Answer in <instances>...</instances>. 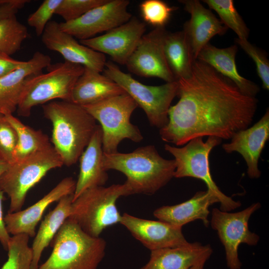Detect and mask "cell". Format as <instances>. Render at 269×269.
<instances>
[{
	"mask_svg": "<svg viewBox=\"0 0 269 269\" xmlns=\"http://www.w3.org/2000/svg\"><path fill=\"white\" fill-rule=\"evenodd\" d=\"M177 81L179 100L159 130L163 141L177 146L204 136L229 139L252 124L258 100L205 63L196 60L191 76Z\"/></svg>",
	"mask_w": 269,
	"mask_h": 269,
	"instance_id": "obj_1",
	"label": "cell"
},
{
	"mask_svg": "<svg viewBox=\"0 0 269 269\" xmlns=\"http://www.w3.org/2000/svg\"><path fill=\"white\" fill-rule=\"evenodd\" d=\"M103 165L106 171L117 170L126 176L125 183L132 195L155 193L174 177L176 168L174 160L161 156L153 145L129 153H104Z\"/></svg>",
	"mask_w": 269,
	"mask_h": 269,
	"instance_id": "obj_2",
	"label": "cell"
},
{
	"mask_svg": "<svg viewBox=\"0 0 269 269\" xmlns=\"http://www.w3.org/2000/svg\"><path fill=\"white\" fill-rule=\"evenodd\" d=\"M45 118L52 125L51 141L63 164L76 163L97 126L83 107L71 101H51L42 106Z\"/></svg>",
	"mask_w": 269,
	"mask_h": 269,
	"instance_id": "obj_3",
	"label": "cell"
},
{
	"mask_svg": "<svg viewBox=\"0 0 269 269\" xmlns=\"http://www.w3.org/2000/svg\"><path fill=\"white\" fill-rule=\"evenodd\" d=\"M51 242L50 255L37 269H97L105 254V240L87 234L69 218Z\"/></svg>",
	"mask_w": 269,
	"mask_h": 269,
	"instance_id": "obj_4",
	"label": "cell"
},
{
	"mask_svg": "<svg viewBox=\"0 0 269 269\" xmlns=\"http://www.w3.org/2000/svg\"><path fill=\"white\" fill-rule=\"evenodd\" d=\"M132 195L125 183L87 189L72 201L69 217L87 234L99 237L107 227L120 223L122 215L116 202L122 196Z\"/></svg>",
	"mask_w": 269,
	"mask_h": 269,
	"instance_id": "obj_5",
	"label": "cell"
},
{
	"mask_svg": "<svg viewBox=\"0 0 269 269\" xmlns=\"http://www.w3.org/2000/svg\"><path fill=\"white\" fill-rule=\"evenodd\" d=\"M47 69V73L32 76L27 81L16 110L18 115L28 117L33 107L55 99L71 101L74 86L84 67L65 61Z\"/></svg>",
	"mask_w": 269,
	"mask_h": 269,
	"instance_id": "obj_6",
	"label": "cell"
},
{
	"mask_svg": "<svg viewBox=\"0 0 269 269\" xmlns=\"http://www.w3.org/2000/svg\"><path fill=\"white\" fill-rule=\"evenodd\" d=\"M63 165L51 144L9 164L0 178V188L10 199L8 213L21 210L28 191L48 171Z\"/></svg>",
	"mask_w": 269,
	"mask_h": 269,
	"instance_id": "obj_7",
	"label": "cell"
},
{
	"mask_svg": "<svg viewBox=\"0 0 269 269\" xmlns=\"http://www.w3.org/2000/svg\"><path fill=\"white\" fill-rule=\"evenodd\" d=\"M82 107L100 124L104 153L117 152L119 143L125 139L135 142L143 139L137 127L130 121L133 112L138 106L127 93Z\"/></svg>",
	"mask_w": 269,
	"mask_h": 269,
	"instance_id": "obj_8",
	"label": "cell"
},
{
	"mask_svg": "<svg viewBox=\"0 0 269 269\" xmlns=\"http://www.w3.org/2000/svg\"><path fill=\"white\" fill-rule=\"evenodd\" d=\"M221 138L208 136L204 141L202 137L193 138L185 146L177 147L168 144L164 149L174 157L176 168L174 177H193L202 180L207 189L219 200L222 211L230 212L240 207L241 203L223 193L213 180L210 172L209 156L212 149L222 142Z\"/></svg>",
	"mask_w": 269,
	"mask_h": 269,
	"instance_id": "obj_9",
	"label": "cell"
},
{
	"mask_svg": "<svg viewBox=\"0 0 269 269\" xmlns=\"http://www.w3.org/2000/svg\"><path fill=\"white\" fill-rule=\"evenodd\" d=\"M103 72L143 110L151 126L160 130L167 125L168 110L177 95V81L158 86L145 85L111 61L106 62Z\"/></svg>",
	"mask_w": 269,
	"mask_h": 269,
	"instance_id": "obj_10",
	"label": "cell"
},
{
	"mask_svg": "<svg viewBox=\"0 0 269 269\" xmlns=\"http://www.w3.org/2000/svg\"><path fill=\"white\" fill-rule=\"evenodd\" d=\"M261 207L260 203H253L245 209L230 213L213 208L209 224L216 231L225 249L226 261L229 269H241L242 263L238 248L241 244L254 246L258 244L260 237L249 228L251 216Z\"/></svg>",
	"mask_w": 269,
	"mask_h": 269,
	"instance_id": "obj_11",
	"label": "cell"
},
{
	"mask_svg": "<svg viewBox=\"0 0 269 269\" xmlns=\"http://www.w3.org/2000/svg\"><path fill=\"white\" fill-rule=\"evenodd\" d=\"M130 3L129 0H108L75 20L59 23L60 27L80 40L94 37L129 21L132 17L128 10Z\"/></svg>",
	"mask_w": 269,
	"mask_h": 269,
	"instance_id": "obj_12",
	"label": "cell"
},
{
	"mask_svg": "<svg viewBox=\"0 0 269 269\" xmlns=\"http://www.w3.org/2000/svg\"><path fill=\"white\" fill-rule=\"evenodd\" d=\"M167 31L164 27H156L142 36L125 65L130 72L143 77L158 78L166 83L176 81L164 52Z\"/></svg>",
	"mask_w": 269,
	"mask_h": 269,
	"instance_id": "obj_13",
	"label": "cell"
},
{
	"mask_svg": "<svg viewBox=\"0 0 269 269\" xmlns=\"http://www.w3.org/2000/svg\"><path fill=\"white\" fill-rule=\"evenodd\" d=\"M146 24L136 16L102 35L80 42L101 53L108 55L113 61L126 65L144 34Z\"/></svg>",
	"mask_w": 269,
	"mask_h": 269,
	"instance_id": "obj_14",
	"label": "cell"
},
{
	"mask_svg": "<svg viewBox=\"0 0 269 269\" xmlns=\"http://www.w3.org/2000/svg\"><path fill=\"white\" fill-rule=\"evenodd\" d=\"M41 41L48 49L58 52L65 61L102 73L105 67V55L77 41L63 31L59 23L50 20L42 35Z\"/></svg>",
	"mask_w": 269,
	"mask_h": 269,
	"instance_id": "obj_15",
	"label": "cell"
},
{
	"mask_svg": "<svg viewBox=\"0 0 269 269\" xmlns=\"http://www.w3.org/2000/svg\"><path fill=\"white\" fill-rule=\"evenodd\" d=\"M120 224L150 251L185 245L186 240L182 228L160 220L138 218L127 213L122 215Z\"/></svg>",
	"mask_w": 269,
	"mask_h": 269,
	"instance_id": "obj_16",
	"label": "cell"
},
{
	"mask_svg": "<svg viewBox=\"0 0 269 269\" xmlns=\"http://www.w3.org/2000/svg\"><path fill=\"white\" fill-rule=\"evenodd\" d=\"M76 181L72 177L63 179L39 201L24 210L8 213L4 217L6 229L12 236L24 234L29 237L36 235L37 224L47 207L64 196L73 194Z\"/></svg>",
	"mask_w": 269,
	"mask_h": 269,
	"instance_id": "obj_17",
	"label": "cell"
},
{
	"mask_svg": "<svg viewBox=\"0 0 269 269\" xmlns=\"http://www.w3.org/2000/svg\"><path fill=\"white\" fill-rule=\"evenodd\" d=\"M269 138V110L253 126L236 133L231 141L224 143L223 149L228 153H239L246 161L247 174L251 179L261 175L258 168L259 159Z\"/></svg>",
	"mask_w": 269,
	"mask_h": 269,
	"instance_id": "obj_18",
	"label": "cell"
},
{
	"mask_svg": "<svg viewBox=\"0 0 269 269\" xmlns=\"http://www.w3.org/2000/svg\"><path fill=\"white\" fill-rule=\"evenodd\" d=\"M179 2L190 14V18L185 22L182 30L196 60L201 49L213 37L224 34L228 28L199 0H181Z\"/></svg>",
	"mask_w": 269,
	"mask_h": 269,
	"instance_id": "obj_19",
	"label": "cell"
},
{
	"mask_svg": "<svg viewBox=\"0 0 269 269\" xmlns=\"http://www.w3.org/2000/svg\"><path fill=\"white\" fill-rule=\"evenodd\" d=\"M50 56L37 51L16 70L0 78V114H12L17 108L26 83L51 63Z\"/></svg>",
	"mask_w": 269,
	"mask_h": 269,
	"instance_id": "obj_20",
	"label": "cell"
},
{
	"mask_svg": "<svg viewBox=\"0 0 269 269\" xmlns=\"http://www.w3.org/2000/svg\"><path fill=\"white\" fill-rule=\"evenodd\" d=\"M219 203L217 197L208 189L197 192L193 197L182 203L163 206L155 209L154 216L161 221L175 227L183 226L200 220L204 226L209 225L208 216L210 206Z\"/></svg>",
	"mask_w": 269,
	"mask_h": 269,
	"instance_id": "obj_21",
	"label": "cell"
},
{
	"mask_svg": "<svg viewBox=\"0 0 269 269\" xmlns=\"http://www.w3.org/2000/svg\"><path fill=\"white\" fill-rule=\"evenodd\" d=\"M212 253L210 245L199 242L153 250L148 262L139 269H189L205 264Z\"/></svg>",
	"mask_w": 269,
	"mask_h": 269,
	"instance_id": "obj_22",
	"label": "cell"
},
{
	"mask_svg": "<svg viewBox=\"0 0 269 269\" xmlns=\"http://www.w3.org/2000/svg\"><path fill=\"white\" fill-rule=\"evenodd\" d=\"M102 131L100 125L96 129L80 156V171L73 193V201L88 189L104 186L108 179L103 165Z\"/></svg>",
	"mask_w": 269,
	"mask_h": 269,
	"instance_id": "obj_23",
	"label": "cell"
},
{
	"mask_svg": "<svg viewBox=\"0 0 269 269\" xmlns=\"http://www.w3.org/2000/svg\"><path fill=\"white\" fill-rule=\"evenodd\" d=\"M237 51L236 45L220 48L209 43L201 49L197 60L209 65L230 80L244 94L255 97L260 91V88L239 73L235 61Z\"/></svg>",
	"mask_w": 269,
	"mask_h": 269,
	"instance_id": "obj_24",
	"label": "cell"
},
{
	"mask_svg": "<svg viewBox=\"0 0 269 269\" xmlns=\"http://www.w3.org/2000/svg\"><path fill=\"white\" fill-rule=\"evenodd\" d=\"M125 93L117 83L107 76L84 67L74 86L71 102L84 106Z\"/></svg>",
	"mask_w": 269,
	"mask_h": 269,
	"instance_id": "obj_25",
	"label": "cell"
},
{
	"mask_svg": "<svg viewBox=\"0 0 269 269\" xmlns=\"http://www.w3.org/2000/svg\"><path fill=\"white\" fill-rule=\"evenodd\" d=\"M73 194L61 198L56 207L50 211L41 222L32 245L31 269H37L44 249L51 242L55 235L71 214Z\"/></svg>",
	"mask_w": 269,
	"mask_h": 269,
	"instance_id": "obj_26",
	"label": "cell"
},
{
	"mask_svg": "<svg viewBox=\"0 0 269 269\" xmlns=\"http://www.w3.org/2000/svg\"><path fill=\"white\" fill-rule=\"evenodd\" d=\"M163 48L166 61L175 80L189 78L195 60L183 30L167 31Z\"/></svg>",
	"mask_w": 269,
	"mask_h": 269,
	"instance_id": "obj_27",
	"label": "cell"
},
{
	"mask_svg": "<svg viewBox=\"0 0 269 269\" xmlns=\"http://www.w3.org/2000/svg\"><path fill=\"white\" fill-rule=\"evenodd\" d=\"M5 117L17 135L14 162L21 160L51 144L48 136L41 131L24 125L12 114L5 115Z\"/></svg>",
	"mask_w": 269,
	"mask_h": 269,
	"instance_id": "obj_28",
	"label": "cell"
},
{
	"mask_svg": "<svg viewBox=\"0 0 269 269\" xmlns=\"http://www.w3.org/2000/svg\"><path fill=\"white\" fill-rule=\"evenodd\" d=\"M28 35L27 28L16 15L0 20V53L10 56L15 54Z\"/></svg>",
	"mask_w": 269,
	"mask_h": 269,
	"instance_id": "obj_29",
	"label": "cell"
},
{
	"mask_svg": "<svg viewBox=\"0 0 269 269\" xmlns=\"http://www.w3.org/2000/svg\"><path fill=\"white\" fill-rule=\"evenodd\" d=\"M220 18L221 22L228 28H231L237 35L238 38L248 39L249 29L237 11L232 0H204Z\"/></svg>",
	"mask_w": 269,
	"mask_h": 269,
	"instance_id": "obj_30",
	"label": "cell"
},
{
	"mask_svg": "<svg viewBox=\"0 0 269 269\" xmlns=\"http://www.w3.org/2000/svg\"><path fill=\"white\" fill-rule=\"evenodd\" d=\"M29 237L24 234L11 237L7 261L1 269H31L32 252L28 245Z\"/></svg>",
	"mask_w": 269,
	"mask_h": 269,
	"instance_id": "obj_31",
	"label": "cell"
},
{
	"mask_svg": "<svg viewBox=\"0 0 269 269\" xmlns=\"http://www.w3.org/2000/svg\"><path fill=\"white\" fill-rule=\"evenodd\" d=\"M139 8L144 22L156 28L164 27L177 8L161 0H145L140 3Z\"/></svg>",
	"mask_w": 269,
	"mask_h": 269,
	"instance_id": "obj_32",
	"label": "cell"
},
{
	"mask_svg": "<svg viewBox=\"0 0 269 269\" xmlns=\"http://www.w3.org/2000/svg\"><path fill=\"white\" fill-rule=\"evenodd\" d=\"M108 0H62L55 14L64 21H70L81 17L92 8L105 3Z\"/></svg>",
	"mask_w": 269,
	"mask_h": 269,
	"instance_id": "obj_33",
	"label": "cell"
},
{
	"mask_svg": "<svg viewBox=\"0 0 269 269\" xmlns=\"http://www.w3.org/2000/svg\"><path fill=\"white\" fill-rule=\"evenodd\" d=\"M236 43L253 60L263 87L269 90V61L263 50L251 44L248 39H236Z\"/></svg>",
	"mask_w": 269,
	"mask_h": 269,
	"instance_id": "obj_34",
	"label": "cell"
},
{
	"mask_svg": "<svg viewBox=\"0 0 269 269\" xmlns=\"http://www.w3.org/2000/svg\"><path fill=\"white\" fill-rule=\"evenodd\" d=\"M62 0H44L38 8L28 17L27 24L34 28L37 36H41L46 25Z\"/></svg>",
	"mask_w": 269,
	"mask_h": 269,
	"instance_id": "obj_35",
	"label": "cell"
},
{
	"mask_svg": "<svg viewBox=\"0 0 269 269\" xmlns=\"http://www.w3.org/2000/svg\"><path fill=\"white\" fill-rule=\"evenodd\" d=\"M17 140L14 129L5 116L0 114V157L9 164L14 162Z\"/></svg>",
	"mask_w": 269,
	"mask_h": 269,
	"instance_id": "obj_36",
	"label": "cell"
},
{
	"mask_svg": "<svg viewBox=\"0 0 269 269\" xmlns=\"http://www.w3.org/2000/svg\"><path fill=\"white\" fill-rule=\"evenodd\" d=\"M29 0H0V20L15 15Z\"/></svg>",
	"mask_w": 269,
	"mask_h": 269,
	"instance_id": "obj_37",
	"label": "cell"
},
{
	"mask_svg": "<svg viewBox=\"0 0 269 269\" xmlns=\"http://www.w3.org/2000/svg\"><path fill=\"white\" fill-rule=\"evenodd\" d=\"M25 61L15 60L11 56L0 53V78L22 66Z\"/></svg>",
	"mask_w": 269,
	"mask_h": 269,
	"instance_id": "obj_38",
	"label": "cell"
},
{
	"mask_svg": "<svg viewBox=\"0 0 269 269\" xmlns=\"http://www.w3.org/2000/svg\"><path fill=\"white\" fill-rule=\"evenodd\" d=\"M3 194V191L0 188V242L3 249L7 251L11 236L6 229L3 216L2 201Z\"/></svg>",
	"mask_w": 269,
	"mask_h": 269,
	"instance_id": "obj_39",
	"label": "cell"
},
{
	"mask_svg": "<svg viewBox=\"0 0 269 269\" xmlns=\"http://www.w3.org/2000/svg\"><path fill=\"white\" fill-rule=\"evenodd\" d=\"M9 164L0 157V178L7 169Z\"/></svg>",
	"mask_w": 269,
	"mask_h": 269,
	"instance_id": "obj_40",
	"label": "cell"
},
{
	"mask_svg": "<svg viewBox=\"0 0 269 269\" xmlns=\"http://www.w3.org/2000/svg\"><path fill=\"white\" fill-rule=\"evenodd\" d=\"M205 264H199L195 265L189 269H204Z\"/></svg>",
	"mask_w": 269,
	"mask_h": 269,
	"instance_id": "obj_41",
	"label": "cell"
}]
</instances>
